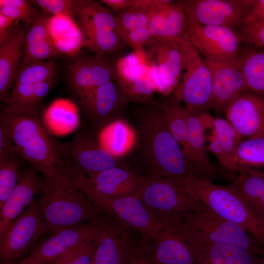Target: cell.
<instances>
[{
	"instance_id": "29",
	"label": "cell",
	"mask_w": 264,
	"mask_h": 264,
	"mask_svg": "<svg viewBox=\"0 0 264 264\" xmlns=\"http://www.w3.org/2000/svg\"><path fill=\"white\" fill-rule=\"evenodd\" d=\"M74 15L81 27L116 31L115 15L100 2L93 0H74Z\"/></svg>"
},
{
	"instance_id": "36",
	"label": "cell",
	"mask_w": 264,
	"mask_h": 264,
	"mask_svg": "<svg viewBox=\"0 0 264 264\" xmlns=\"http://www.w3.org/2000/svg\"><path fill=\"white\" fill-rule=\"evenodd\" d=\"M188 21L182 7L173 1L163 10L162 38L176 41L187 33Z\"/></svg>"
},
{
	"instance_id": "33",
	"label": "cell",
	"mask_w": 264,
	"mask_h": 264,
	"mask_svg": "<svg viewBox=\"0 0 264 264\" xmlns=\"http://www.w3.org/2000/svg\"><path fill=\"white\" fill-rule=\"evenodd\" d=\"M242 69L248 90L264 97V49L243 52Z\"/></svg>"
},
{
	"instance_id": "19",
	"label": "cell",
	"mask_w": 264,
	"mask_h": 264,
	"mask_svg": "<svg viewBox=\"0 0 264 264\" xmlns=\"http://www.w3.org/2000/svg\"><path fill=\"white\" fill-rule=\"evenodd\" d=\"M225 112L242 138L264 136V97L247 90L237 96Z\"/></svg>"
},
{
	"instance_id": "37",
	"label": "cell",
	"mask_w": 264,
	"mask_h": 264,
	"mask_svg": "<svg viewBox=\"0 0 264 264\" xmlns=\"http://www.w3.org/2000/svg\"><path fill=\"white\" fill-rule=\"evenodd\" d=\"M118 35L132 30L148 27L149 12L133 7L117 11L115 16Z\"/></svg>"
},
{
	"instance_id": "31",
	"label": "cell",
	"mask_w": 264,
	"mask_h": 264,
	"mask_svg": "<svg viewBox=\"0 0 264 264\" xmlns=\"http://www.w3.org/2000/svg\"><path fill=\"white\" fill-rule=\"evenodd\" d=\"M161 107L168 130L183 148L188 138L186 109L174 94L167 99Z\"/></svg>"
},
{
	"instance_id": "42",
	"label": "cell",
	"mask_w": 264,
	"mask_h": 264,
	"mask_svg": "<svg viewBox=\"0 0 264 264\" xmlns=\"http://www.w3.org/2000/svg\"><path fill=\"white\" fill-rule=\"evenodd\" d=\"M118 36L125 44L135 51L144 50L145 46L154 40L148 27L132 30Z\"/></svg>"
},
{
	"instance_id": "47",
	"label": "cell",
	"mask_w": 264,
	"mask_h": 264,
	"mask_svg": "<svg viewBox=\"0 0 264 264\" xmlns=\"http://www.w3.org/2000/svg\"><path fill=\"white\" fill-rule=\"evenodd\" d=\"M0 13L16 21H22L26 23H33L39 16L37 11L31 12L7 7H0Z\"/></svg>"
},
{
	"instance_id": "22",
	"label": "cell",
	"mask_w": 264,
	"mask_h": 264,
	"mask_svg": "<svg viewBox=\"0 0 264 264\" xmlns=\"http://www.w3.org/2000/svg\"><path fill=\"white\" fill-rule=\"evenodd\" d=\"M127 102L113 80L98 87L79 99L80 107L86 116L92 124L102 127V129L111 122L110 120Z\"/></svg>"
},
{
	"instance_id": "54",
	"label": "cell",
	"mask_w": 264,
	"mask_h": 264,
	"mask_svg": "<svg viewBox=\"0 0 264 264\" xmlns=\"http://www.w3.org/2000/svg\"><path fill=\"white\" fill-rule=\"evenodd\" d=\"M12 264H49L45 263L28 256L24 258H21Z\"/></svg>"
},
{
	"instance_id": "43",
	"label": "cell",
	"mask_w": 264,
	"mask_h": 264,
	"mask_svg": "<svg viewBox=\"0 0 264 264\" xmlns=\"http://www.w3.org/2000/svg\"><path fill=\"white\" fill-rule=\"evenodd\" d=\"M44 12L55 16H64L71 20L74 15V0H36L33 1Z\"/></svg>"
},
{
	"instance_id": "46",
	"label": "cell",
	"mask_w": 264,
	"mask_h": 264,
	"mask_svg": "<svg viewBox=\"0 0 264 264\" xmlns=\"http://www.w3.org/2000/svg\"><path fill=\"white\" fill-rule=\"evenodd\" d=\"M264 24V0H255L254 5L244 20L242 27Z\"/></svg>"
},
{
	"instance_id": "9",
	"label": "cell",
	"mask_w": 264,
	"mask_h": 264,
	"mask_svg": "<svg viewBox=\"0 0 264 264\" xmlns=\"http://www.w3.org/2000/svg\"><path fill=\"white\" fill-rule=\"evenodd\" d=\"M188 22L233 29L242 27L255 0H181Z\"/></svg>"
},
{
	"instance_id": "13",
	"label": "cell",
	"mask_w": 264,
	"mask_h": 264,
	"mask_svg": "<svg viewBox=\"0 0 264 264\" xmlns=\"http://www.w3.org/2000/svg\"><path fill=\"white\" fill-rule=\"evenodd\" d=\"M187 32L192 44L205 60L231 62L242 56V42L239 33L233 29L188 22Z\"/></svg>"
},
{
	"instance_id": "24",
	"label": "cell",
	"mask_w": 264,
	"mask_h": 264,
	"mask_svg": "<svg viewBox=\"0 0 264 264\" xmlns=\"http://www.w3.org/2000/svg\"><path fill=\"white\" fill-rule=\"evenodd\" d=\"M26 34L24 28H15L0 38V97L3 102L10 95L21 63Z\"/></svg>"
},
{
	"instance_id": "4",
	"label": "cell",
	"mask_w": 264,
	"mask_h": 264,
	"mask_svg": "<svg viewBox=\"0 0 264 264\" xmlns=\"http://www.w3.org/2000/svg\"><path fill=\"white\" fill-rule=\"evenodd\" d=\"M197 250L201 246L219 244L264 254V246L241 226L227 220L204 205L200 209L169 220Z\"/></svg>"
},
{
	"instance_id": "6",
	"label": "cell",
	"mask_w": 264,
	"mask_h": 264,
	"mask_svg": "<svg viewBox=\"0 0 264 264\" xmlns=\"http://www.w3.org/2000/svg\"><path fill=\"white\" fill-rule=\"evenodd\" d=\"M175 179L213 212L241 226L264 246V222L230 185L193 176Z\"/></svg>"
},
{
	"instance_id": "52",
	"label": "cell",
	"mask_w": 264,
	"mask_h": 264,
	"mask_svg": "<svg viewBox=\"0 0 264 264\" xmlns=\"http://www.w3.org/2000/svg\"><path fill=\"white\" fill-rule=\"evenodd\" d=\"M99 2L111 9L119 11L132 7L134 0H100Z\"/></svg>"
},
{
	"instance_id": "1",
	"label": "cell",
	"mask_w": 264,
	"mask_h": 264,
	"mask_svg": "<svg viewBox=\"0 0 264 264\" xmlns=\"http://www.w3.org/2000/svg\"><path fill=\"white\" fill-rule=\"evenodd\" d=\"M6 122L12 141L20 155L47 182L62 180L64 146L47 132L38 116L1 113Z\"/></svg>"
},
{
	"instance_id": "18",
	"label": "cell",
	"mask_w": 264,
	"mask_h": 264,
	"mask_svg": "<svg viewBox=\"0 0 264 264\" xmlns=\"http://www.w3.org/2000/svg\"><path fill=\"white\" fill-rule=\"evenodd\" d=\"M70 88L79 99L98 87L113 80L115 65L97 54L77 57L68 68Z\"/></svg>"
},
{
	"instance_id": "14",
	"label": "cell",
	"mask_w": 264,
	"mask_h": 264,
	"mask_svg": "<svg viewBox=\"0 0 264 264\" xmlns=\"http://www.w3.org/2000/svg\"><path fill=\"white\" fill-rule=\"evenodd\" d=\"M145 51L156 92L166 95L175 91L183 72L180 51L176 41L154 39Z\"/></svg>"
},
{
	"instance_id": "7",
	"label": "cell",
	"mask_w": 264,
	"mask_h": 264,
	"mask_svg": "<svg viewBox=\"0 0 264 264\" xmlns=\"http://www.w3.org/2000/svg\"><path fill=\"white\" fill-rule=\"evenodd\" d=\"M176 42L182 57L183 72L174 95L187 110L199 114L208 113L213 108L210 68L187 32Z\"/></svg>"
},
{
	"instance_id": "51",
	"label": "cell",
	"mask_w": 264,
	"mask_h": 264,
	"mask_svg": "<svg viewBox=\"0 0 264 264\" xmlns=\"http://www.w3.org/2000/svg\"><path fill=\"white\" fill-rule=\"evenodd\" d=\"M7 7L36 12L30 1L25 0H0V7Z\"/></svg>"
},
{
	"instance_id": "32",
	"label": "cell",
	"mask_w": 264,
	"mask_h": 264,
	"mask_svg": "<svg viewBox=\"0 0 264 264\" xmlns=\"http://www.w3.org/2000/svg\"><path fill=\"white\" fill-rule=\"evenodd\" d=\"M264 169V136L243 138L236 152L233 172Z\"/></svg>"
},
{
	"instance_id": "50",
	"label": "cell",
	"mask_w": 264,
	"mask_h": 264,
	"mask_svg": "<svg viewBox=\"0 0 264 264\" xmlns=\"http://www.w3.org/2000/svg\"><path fill=\"white\" fill-rule=\"evenodd\" d=\"M173 1L170 0H134L132 7L150 12L162 8Z\"/></svg>"
},
{
	"instance_id": "27",
	"label": "cell",
	"mask_w": 264,
	"mask_h": 264,
	"mask_svg": "<svg viewBox=\"0 0 264 264\" xmlns=\"http://www.w3.org/2000/svg\"><path fill=\"white\" fill-rule=\"evenodd\" d=\"M260 256L233 246L209 244L198 248L195 264H259Z\"/></svg>"
},
{
	"instance_id": "20",
	"label": "cell",
	"mask_w": 264,
	"mask_h": 264,
	"mask_svg": "<svg viewBox=\"0 0 264 264\" xmlns=\"http://www.w3.org/2000/svg\"><path fill=\"white\" fill-rule=\"evenodd\" d=\"M242 56L231 62L206 60L212 75L213 108L219 112H225L237 96L248 90L242 72Z\"/></svg>"
},
{
	"instance_id": "15",
	"label": "cell",
	"mask_w": 264,
	"mask_h": 264,
	"mask_svg": "<svg viewBox=\"0 0 264 264\" xmlns=\"http://www.w3.org/2000/svg\"><path fill=\"white\" fill-rule=\"evenodd\" d=\"M111 219L104 216L54 232L38 244L29 256L45 263H50L83 243L98 237Z\"/></svg>"
},
{
	"instance_id": "38",
	"label": "cell",
	"mask_w": 264,
	"mask_h": 264,
	"mask_svg": "<svg viewBox=\"0 0 264 264\" xmlns=\"http://www.w3.org/2000/svg\"><path fill=\"white\" fill-rule=\"evenodd\" d=\"M59 53L52 39L23 47L22 61L19 69L30 65L42 63L44 60L57 56Z\"/></svg>"
},
{
	"instance_id": "3",
	"label": "cell",
	"mask_w": 264,
	"mask_h": 264,
	"mask_svg": "<svg viewBox=\"0 0 264 264\" xmlns=\"http://www.w3.org/2000/svg\"><path fill=\"white\" fill-rule=\"evenodd\" d=\"M62 177L86 195L104 214L139 232L144 239L153 242L163 224L152 215L135 197H116L100 192L88 177L67 163Z\"/></svg>"
},
{
	"instance_id": "45",
	"label": "cell",
	"mask_w": 264,
	"mask_h": 264,
	"mask_svg": "<svg viewBox=\"0 0 264 264\" xmlns=\"http://www.w3.org/2000/svg\"><path fill=\"white\" fill-rule=\"evenodd\" d=\"M19 154L11 138L3 115L0 116V158Z\"/></svg>"
},
{
	"instance_id": "25",
	"label": "cell",
	"mask_w": 264,
	"mask_h": 264,
	"mask_svg": "<svg viewBox=\"0 0 264 264\" xmlns=\"http://www.w3.org/2000/svg\"><path fill=\"white\" fill-rule=\"evenodd\" d=\"M186 111L188 138L186 146L182 148L184 154L201 179L211 180L216 176V170L207 154L205 127L200 114L187 109Z\"/></svg>"
},
{
	"instance_id": "17",
	"label": "cell",
	"mask_w": 264,
	"mask_h": 264,
	"mask_svg": "<svg viewBox=\"0 0 264 264\" xmlns=\"http://www.w3.org/2000/svg\"><path fill=\"white\" fill-rule=\"evenodd\" d=\"M55 65L45 62L30 65L20 68L10 95L6 100L4 111L19 115H30V104L38 85L53 78Z\"/></svg>"
},
{
	"instance_id": "23",
	"label": "cell",
	"mask_w": 264,
	"mask_h": 264,
	"mask_svg": "<svg viewBox=\"0 0 264 264\" xmlns=\"http://www.w3.org/2000/svg\"><path fill=\"white\" fill-rule=\"evenodd\" d=\"M162 222V228L153 241L158 264H195L198 251L171 221Z\"/></svg>"
},
{
	"instance_id": "56",
	"label": "cell",
	"mask_w": 264,
	"mask_h": 264,
	"mask_svg": "<svg viewBox=\"0 0 264 264\" xmlns=\"http://www.w3.org/2000/svg\"><path fill=\"white\" fill-rule=\"evenodd\" d=\"M259 264H264V254L260 258Z\"/></svg>"
},
{
	"instance_id": "39",
	"label": "cell",
	"mask_w": 264,
	"mask_h": 264,
	"mask_svg": "<svg viewBox=\"0 0 264 264\" xmlns=\"http://www.w3.org/2000/svg\"><path fill=\"white\" fill-rule=\"evenodd\" d=\"M99 236L83 243L68 253L48 264H92L94 254L98 243Z\"/></svg>"
},
{
	"instance_id": "41",
	"label": "cell",
	"mask_w": 264,
	"mask_h": 264,
	"mask_svg": "<svg viewBox=\"0 0 264 264\" xmlns=\"http://www.w3.org/2000/svg\"><path fill=\"white\" fill-rule=\"evenodd\" d=\"M49 20L50 18L44 15L38 17L25 35L23 47L52 39L49 30Z\"/></svg>"
},
{
	"instance_id": "11",
	"label": "cell",
	"mask_w": 264,
	"mask_h": 264,
	"mask_svg": "<svg viewBox=\"0 0 264 264\" xmlns=\"http://www.w3.org/2000/svg\"><path fill=\"white\" fill-rule=\"evenodd\" d=\"M114 81L127 102L152 103L156 90L144 49L117 61Z\"/></svg>"
},
{
	"instance_id": "10",
	"label": "cell",
	"mask_w": 264,
	"mask_h": 264,
	"mask_svg": "<svg viewBox=\"0 0 264 264\" xmlns=\"http://www.w3.org/2000/svg\"><path fill=\"white\" fill-rule=\"evenodd\" d=\"M148 244L139 232L111 219L98 237L92 264H129Z\"/></svg>"
},
{
	"instance_id": "44",
	"label": "cell",
	"mask_w": 264,
	"mask_h": 264,
	"mask_svg": "<svg viewBox=\"0 0 264 264\" xmlns=\"http://www.w3.org/2000/svg\"><path fill=\"white\" fill-rule=\"evenodd\" d=\"M239 34L242 43L264 49V24L242 27Z\"/></svg>"
},
{
	"instance_id": "34",
	"label": "cell",
	"mask_w": 264,
	"mask_h": 264,
	"mask_svg": "<svg viewBox=\"0 0 264 264\" xmlns=\"http://www.w3.org/2000/svg\"><path fill=\"white\" fill-rule=\"evenodd\" d=\"M86 41V47L96 54L105 56L116 54L123 47L124 43L115 31L81 27Z\"/></svg>"
},
{
	"instance_id": "8",
	"label": "cell",
	"mask_w": 264,
	"mask_h": 264,
	"mask_svg": "<svg viewBox=\"0 0 264 264\" xmlns=\"http://www.w3.org/2000/svg\"><path fill=\"white\" fill-rule=\"evenodd\" d=\"M136 197L161 222L200 209L204 205L176 179L142 177Z\"/></svg>"
},
{
	"instance_id": "48",
	"label": "cell",
	"mask_w": 264,
	"mask_h": 264,
	"mask_svg": "<svg viewBox=\"0 0 264 264\" xmlns=\"http://www.w3.org/2000/svg\"><path fill=\"white\" fill-rule=\"evenodd\" d=\"M207 140L209 144L206 146L207 151L212 153L217 158L221 166L226 170L227 160L218 137L214 132H211Z\"/></svg>"
},
{
	"instance_id": "12",
	"label": "cell",
	"mask_w": 264,
	"mask_h": 264,
	"mask_svg": "<svg viewBox=\"0 0 264 264\" xmlns=\"http://www.w3.org/2000/svg\"><path fill=\"white\" fill-rule=\"evenodd\" d=\"M45 230L39 206L34 202L0 238V264H12L21 259Z\"/></svg>"
},
{
	"instance_id": "2",
	"label": "cell",
	"mask_w": 264,
	"mask_h": 264,
	"mask_svg": "<svg viewBox=\"0 0 264 264\" xmlns=\"http://www.w3.org/2000/svg\"><path fill=\"white\" fill-rule=\"evenodd\" d=\"M142 112L143 149L151 176L173 179L190 176L201 178L168 130L161 107L152 103Z\"/></svg>"
},
{
	"instance_id": "26",
	"label": "cell",
	"mask_w": 264,
	"mask_h": 264,
	"mask_svg": "<svg viewBox=\"0 0 264 264\" xmlns=\"http://www.w3.org/2000/svg\"><path fill=\"white\" fill-rule=\"evenodd\" d=\"M100 192L116 197H135L142 177L122 167L111 168L88 176Z\"/></svg>"
},
{
	"instance_id": "40",
	"label": "cell",
	"mask_w": 264,
	"mask_h": 264,
	"mask_svg": "<svg viewBox=\"0 0 264 264\" xmlns=\"http://www.w3.org/2000/svg\"><path fill=\"white\" fill-rule=\"evenodd\" d=\"M206 129H210L219 136H223L241 141L243 138L227 120L215 117L209 112L200 114Z\"/></svg>"
},
{
	"instance_id": "49",
	"label": "cell",
	"mask_w": 264,
	"mask_h": 264,
	"mask_svg": "<svg viewBox=\"0 0 264 264\" xmlns=\"http://www.w3.org/2000/svg\"><path fill=\"white\" fill-rule=\"evenodd\" d=\"M129 264H158L154 246L149 244L133 257Z\"/></svg>"
},
{
	"instance_id": "16",
	"label": "cell",
	"mask_w": 264,
	"mask_h": 264,
	"mask_svg": "<svg viewBox=\"0 0 264 264\" xmlns=\"http://www.w3.org/2000/svg\"><path fill=\"white\" fill-rule=\"evenodd\" d=\"M64 160L87 176L120 167L116 158L105 150L98 140L82 133H76L64 146Z\"/></svg>"
},
{
	"instance_id": "30",
	"label": "cell",
	"mask_w": 264,
	"mask_h": 264,
	"mask_svg": "<svg viewBox=\"0 0 264 264\" xmlns=\"http://www.w3.org/2000/svg\"><path fill=\"white\" fill-rule=\"evenodd\" d=\"M230 185L258 216L264 189V171L251 170L239 173Z\"/></svg>"
},
{
	"instance_id": "35",
	"label": "cell",
	"mask_w": 264,
	"mask_h": 264,
	"mask_svg": "<svg viewBox=\"0 0 264 264\" xmlns=\"http://www.w3.org/2000/svg\"><path fill=\"white\" fill-rule=\"evenodd\" d=\"M23 161L19 154L0 158V207L19 181Z\"/></svg>"
},
{
	"instance_id": "28",
	"label": "cell",
	"mask_w": 264,
	"mask_h": 264,
	"mask_svg": "<svg viewBox=\"0 0 264 264\" xmlns=\"http://www.w3.org/2000/svg\"><path fill=\"white\" fill-rule=\"evenodd\" d=\"M98 140L105 150L117 158L126 155L133 148L136 134L126 122L116 120L101 130Z\"/></svg>"
},
{
	"instance_id": "21",
	"label": "cell",
	"mask_w": 264,
	"mask_h": 264,
	"mask_svg": "<svg viewBox=\"0 0 264 264\" xmlns=\"http://www.w3.org/2000/svg\"><path fill=\"white\" fill-rule=\"evenodd\" d=\"M44 182L31 167H22L17 185L0 207V238L10 223L34 202L36 195L42 193Z\"/></svg>"
},
{
	"instance_id": "5",
	"label": "cell",
	"mask_w": 264,
	"mask_h": 264,
	"mask_svg": "<svg viewBox=\"0 0 264 264\" xmlns=\"http://www.w3.org/2000/svg\"><path fill=\"white\" fill-rule=\"evenodd\" d=\"M37 203L46 230L53 233L104 217L86 195L63 178L57 184L45 180Z\"/></svg>"
},
{
	"instance_id": "55",
	"label": "cell",
	"mask_w": 264,
	"mask_h": 264,
	"mask_svg": "<svg viewBox=\"0 0 264 264\" xmlns=\"http://www.w3.org/2000/svg\"><path fill=\"white\" fill-rule=\"evenodd\" d=\"M257 215L264 222V189L259 204Z\"/></svg>"
},
{
	"instance_id": "53",
	"label": "cell",
	"mask_w": 264,
	"mask_h": 264,
	"mask_svg": "<svg viewBox=\"0 0 264 264\" xmlns=\"http://www.w3.org/2000/svg\"><path fill=\"white\" fill-rule=\"evenodd\" d=\"M15 20L0 13V37L2 38L15 22Z\"/></svg>"
}]
</instances>
